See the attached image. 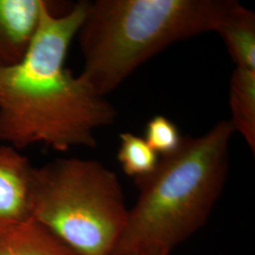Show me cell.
Returning a JSON list of instances; mask_svg holds the SVG:
<instances>
[{
  "instance_id": "obj_1",
  "label": "cell",
  "mask_w": 255,
  "mask_h": 255,
  "mask_svg": "<svg viewBox=\"0 0 255 255\" xmlns=\"http://www.w3.org/2000/svg\"><path fill=\"white\" fill-rule=\"evenodd\" d=\"M52 5L46 2L23 60L0 69V142L18 150L38 144L59 152L95 147V132L117 119L105 97L65 66L89 1L60 14Z\"/></svg>"
},
{
  "instance_id": "obj_2",
  "label": "cell",
  "mask_w": 255,
  "mask_h": 255,
  "mask_svg": "<svg viewBox=\"0 0 255 255\" xmlns=\"http://www.w3.org/2000/svg\"><path fill=\"white\" fill-rule=\"evenodd\" d=\"M235 132L222 120L200 137H183L151 173L135 179L136 202L112 255H170L206 223L229 173Z\"/></svg>"
},
{
  "instance_id": "obj_3",
  "label": "cell",
  "mask_w": 255,
  "mask_h": 255,
  "mask_svg": "<svg viewBox=\"0 0 255 255\" xmlns=\"http://www.w3.org/2000/svg\"><path fill=\"white\" fill-rule=\"evenodd\" d=\"M235 0H97L77 36L79 76L105 97L137 68L180 40L217 31Z\"/></svg>"
},
{
  "instance_id": "obj_4",
  "label": "cell",
  "mask_w": 255,
  "mask_h": 255,
  "mask_svg": "<svg viewBox=\"0 0 255 255\" xmlns=\"http://www.w3.org/2000/svg\"><path fill=\"white\" fill-rule=\"evenodd\" d=\"M31 218L77 255H112L128 209L119 178L95 160L60 158L33 167Z\"/></svg>"
},
{
  "instance_id": "obj_5",
  "label": "cell",
  "mask_w": 255,
  "mask_h": 255,
  "mask_svg": "<svg viewBox=\"0 0 255 255\" xmlns=\"http://www.w3.org/2000/svg\"><path fill=\"white\" fill-rule=\"evenodd\" d=\"M33 167L20 150L0 144V235L31 219Z\"/></svg>"
},
{
  "instance_id": "obj_6",
  "label": "cell",
  "mask_w": 255,
  "mask_h": 255,
  "mask_svg": "<svg viewBox=\"0 0 255 255\" xmlns=\"http://www.w3.org/2000/svg\"><path fill=\"white\" fill-rule=\"evenodd\" d=\"M46 0H0V69L20 63L32 43Z\"/></svg>"
},
{
  "instance_id": "obj_7",
  "label": "cell",
  "mask_w": 255,
  "mask_h": 255,
  "mask_svg": "<svg viewBox=\"0 0 255 255\" xmlns=\"http://www.w3.org/2000/svg\"><path fill=\"white\" fill-rule=\"evenodd\" d=\"M0 255H77L45 225L34 219L0 235Z\"/></svg>"
},
{
  "instance_id": "obj_8",
  "label": "cell",
  "mask_w": 255,
  "mask_h": 255,
  "mask_svg": "<svg viewBox=\"0 0 255 255\" xmlns=\"http://www.w3.org/2000/svg\"><path fill=\"white\" fill-rule=\"evenodd\" d=\"M217 32L238 68L255 70V14L236 2Z\"/></svg>"
},
{
  "instance_id": "obj_9",
  "label": "cell",
  "mask_w": 255,
  "mask_h": 255,
  "mask_svg": "<svg viewBox=\"0 0 255 255\" xmlns=\"http://www.w3.org/2000/svg\"><path fill=\"white\" fill-rule=\"evenodd\" d=\"M229 105L232 113L230 121L255 152V70L237 67L231 76Z\"/></svg>"
},
{
  "instance_id": "obj_10",
  "label": "cell",
  "mask_w": 255,
  "mask_h": 255,
  "mask_svg": "<svg viewBox=\"0 0 255 255\" xmlns=\"http://www.w3.org/2000/svg\"><path fill=\"white\" fill-rule=\"evenodd\" d=\"M119 137L118 158L124 172L134 179L151 173L160 159L146 140L131 132H122Z\"/></svg>"
},
{
  "instance_id": "obj_11",
  "label": "cell",
  "mask_w": 255,
  "mask_h": 255,
  "mask_svg": "<svg viewBox=\"0 0 255 255\" xmlns=\"http://www.w3.org/2000/svg\"><path fill=\"white\" fill-rule=\"evenodd\" d=\"M182 138L177 125L164 116H155L146 124L144 139L161 157L177 150Z\"/></svg>"
}]
</instances>
